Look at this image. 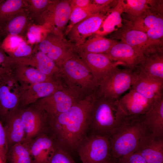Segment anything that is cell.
I'll use <instances>...</instances> for the list:
<instances>
[{"instance_id": "17", "label": "cell", "mask_w": 163, "mask_h": 163, "mask_svg": "<svg viewBox=\"0 0 163 163\" xmlns=\"http://www.w3.org/2000/svg\"><path fill=\"white\" fill-rule=\"evenodd\" d=\"M156 101L145 97L132 89L118 100L120 107L127 116L145 114Z\"/></svg>"}, {"instance_id": "41", "label": "cell", "mask_w": 163, "mask_h": 163, "mask_svg": "<svg viewBox=\"0 0 163 163\" xmlns=\"http://www.w3.org/2000/svg\"><path fill=\"white\" fill-rule=\"evenodd\" d=\"M31 51L30 46L22 41L17 49L14 52V56L17 57H23L29 55Z\"/></svg>"}, {"instance_id": "1", "label": "cell", "mask_w": 163, "mask_h": 163, "mask_svg": "<svg viewBox=\"0 0 163 163\" xmlns=\"http://www.w3.org/2000/svg\"><path fill=\"white\" fill-rule=\"evenodd\" d=\"M95 100L94 92L86 95L66 111L48 120L46 133L57 146L69 153L77 150L87 136Z\"/></svg>"}, {"instance_id": "39", "label": "cell", "mask_w": 163, "mask_h": 163, "mask_svg": "<svg viewBox=\"0 0 163 163\" xmlns=\"http://www.w3.org/2000/svg\"><path fill=\"white\" fill-rule=\"evenodd\" d=\"M145 33L151 39L162 40L161 39L163 36V27H156L149 29Z\"/></svg>"}, {"instance_id": "19", "label": "cell", "mask_w": 163, "mask_h": 163, "mask_svg": "<svg viewBox=\"0 0 163 163\" xmlns=\"http://www.w3.org/2000/svg\"><path fill=\"white\" fill-rule=\"evenodd\" d=\"M105 54L113 61L133 71L138 68L140 58L130 46L121 41L114 44Z\"/></svg>"}, {"instance_id": "20", "label": "cell", "mask_w": 163, "mask_h": 163, "mask_svg": "<svg viewBox=\"0 0 163 163\" xmlns=\"http://www.w3.org/2000/svg\"><path fill=\"white\" fill-rule=\"evenodd\" d=\"M145 133L163 136V97L157 100L152 108L142 115Z\"/></svg>"}, {"instance_id": "10", "label": "cell", "mask_w": 163, "mask_h": 163, "mask_svg": "<svg viewBox=\"0 0 163 163\" xmlns=\"http://www.w3.org/2000/svg\"><path fill=\"white\" fill-rule=\"evenodd\" d=\"M105 14H91L75 24L67 34L68 41L75 47L82 44L98 30L106 17Z\"/></svg>"}, {"instance_id": "40", "label": "cell", "mask_w": 163, "mask_h": 163, "mask_svg": "<svg viewBox=\"0 0 163 163\" xmlns=\"http://www.w3.org/2000/svg\"><path fill=\"white\" fill-rule=\"evenodd\" d=\"M40 29L39 27L32 26L29 29L28 37L30 42L31 43L39 42L40 39Z\"/></svg>"}, {"instance_id": "31", "label": "cell", "mask_w": 163, "mask_h": 163, "mask_svg": "<svg viewBox=\"0 0 163 163\" xmlns=\"http://www.w3.org/2000/svg\"><path fill=\"white\" fill-rule=\"evenodd\" d=\"M90 7L88 8H82L77 7L72 8L69 20V23L66 30L65 33L66 35H67L74 25L91 14Z\"/></svg>"}, {"instance_id": "25", "label": "cell", "mask_w": 163, "mask_h": 163, "mask_svg": "<svg viewBox=\"0 0 163 163\" xmlns=\"http://www.w3.org/2000/svg\"><path fill=\"white\" fill-rule=\"evenodd\" d=\"M123 13L121 0H117L115 6L108 11L106 17L95 34L103 37L117 30L122 26L121 16Z\"/></svg>"}, {"instance_id": "30", "label": "cell", "mask_w": 163, "mask_h": 163, "mask_svg": "<svg viewBox=\"0 0 163 163\" xmlns=\"http://www.w3.org/2000/svg\"><path fill=\"white\" fill-rule=\"evenodd\" d=\"M37 68L43 74L56 78L59 72V68L56 62L45 54L40 51L36 56Z\"/></svg>"}, {"instance_id": "45", "label": "cell", "mask_w": 163, "mask_h": 163, "mask_svg": "<svg viewBox=\"0 0 163 163\" xmlns=\"http://www.w3.org/2000/svg\"><path fill=\"white\" fill-rule=\"evenodd\" d=\"M0 163H7V162L4 161L0 156Z\"/></svg>"}, {"instance_id": "4", "label": "cell", "mask_w": 163, "mask_h": 163, "mask_svg": "<svg viewBox=\"0 0 163 163\" xmlns=\"http://www.w3.org/2000/svg\"><path fill=\"white\" fill-rule=\"evenodd\" d=\"M59 68L58 78H63L66 87L76 91L82 96L94 92L97 86L98 82L76 53Z\"/></svg>"}, {"instance_id": "14", "label": "cell", "mask_w": 163, "mask_h": 163, "mask_svg": "<svg viewBox=\"0 0 163 163\" xmlns=\"http://www.w3.org/2000/svg\"><path fill=\"white\" fill-rule=\"evenodd\" d=\"M135 152L147 163H163V136L145 133Z\"/></svg>"}, {"instance_id": "44", "label": "cell", "mask_w": 163, "mask_h": 163, "mask_svg": "<svg viewBox=\"0 0 163 163\" xmlns=\"http://www.w3.org/2000/svg\"><path fill=\"white\" fill-rule=\"evenodd\" d=\"M32 2L35 6L38 8H42L48 4V1L46 0H33Z\"/></svg>"}, {"instance_id": "26", "label": "cell", "mask_w": 163, "mask_h": 163, "mask_svg": "<svg viewBox=\"0 0 163 163\" xmlns=\"http://www.w3.org/2000/svg\"><path fill=\"white\" fill-rule=\"evenodd\" d=\"M117 42L115 40L96 35L94 37L85 41L81 45L75 47V51L76 53L82 52L105 54Z\"/></svg>"}, {"instance_id": "2", "label": "cell", "mask_w": 163, "mask_h": 163, "mask_svg": "<svg viewBox=\"0 0 163 163\" xmlns=\"http://www.w3.org/2000/svg\"><path fill=\"white\" fill-rule=\"evenodd\" d=\"M143 115H126L109 136L111 160L114 161L135 152L145 133Z\"/></svg>"}, {"instance_id": "36", "label": "cell", "mask_w": 163, "mask_h": 163, "mask_svg": "<svg viewBox=\"0 0 163 163\" xmlns=\"http://www.w3.org/2000/svg\"><path fill=\"white\" fill-rule=\"evenodd\" d=\"M8 147L4 126L0 120V156L6 162V155Z\"/></svg>"}, {"instance_id": "9", "label": "cell", "mask_w": 163, "mask_h": 163, "mask_svg": "<svg viewBox=\"0 0 163 163\" xmlns=\"http://www.w3.org/2000/svg\"><path fill=\"white\" fill-rule=\"evenodd\" d=\"M116 36V38L130 46L140 57L163 51L162 40L151 39L145 33L126 25Z\"/></svg>"}, {"instance_id": "15", "label": "cell", "mask_w": 163, "mask_h": 163, "mask_svg": "<svg viewBox=\"0 0 163 163\" xmlns=\"http://www.w3.org/2000/svg\"><path fill=\"white\" fill-rule=\"evenodd\" d=\"M137 70L134 71L132 89L145 97L156 101L163 97V82Z\"/></svg>"}, {"instance_id": "35", "label": "cell", "mask_w": 163, "mask_h": 163, "mask_svg": "<svg viewBox=\"0 0 163 163\" xmlns=\"http://www.w3.org/2000/svg\"><path fill=\"white\" fill-rule=\"evenodd\" d=\"M22 1L19 0H8L0 5V13L2 15L18 10L21 6Z\"/></svg>"}, {"instance_id": "22", "label": "cell", "mask_w": 163, "mask_h": 163, "mask_svg": "<svg viewBox=\"0 0 163 163\" xmlns=\"http://www.w3.org/2000/svg\"><path fill=\"white\" fill-rule=\"evenodd\" d=\"M19 109L8 119L4 127L8 149L16 144L25 141V135Z\"/></svg>"}, {"instance_id": "37", "label": "cell", "mask_w": 163, "mask_h": 163, "mask_svg": "<svg viewBox=\"0 0 163 163\" xmlns=\"http://www.w3.org/2000/svg\"><path fill=\"white\" fill-rule=\"evenodd\" d=\"M114 163H147L138 153H134L120 158L115 161Z\"/></svg>"}, {"instance_id": "28", "label": "cell", "mask_w": 163, "mask_h": 163, "mask_svg": "<svg viewBox=\"0 0 163 163\" xmlns=\"http://www.w3.org/2000/svg\"><path fill=\"white\" fill-rule=\"evenodd\" d=\"M30 143L25 141L9 148L6 155L7 163H33Z\"/></svg>"}, {"instance_id": "21", "label": "cell", "mask_w": 163, "mask_h": 163, "mask_svg": "<svg viewBox=\"0 0 163 163\" xmlns=\"http://www.w3.org/2000/svg\"><path fill=\"white\" fill-rule=\"evenodd\" d=\"M138 68L146 75L163 82V51L140 57Z\"/></svg>"}, {"instance_id": "12", "label": "cell", "mask_w": 163, "mask_h": 163, "mask_svg": "<svg viewBox=\"0 0 163 163\" xmlns=\"http://www.w3.org/2000/svg\"><path fill=\"white\" fill-rule=\"evenodd\" d=\"M91 72L98 83L121 64L114 62L105 54L76 53Z\"/></svg>"}, {"instance_id": "29", "label": "cell", "mask_w": 163, "mask_h": 163, "mask_svg": "<svg viewBox=\"0 0 163 163\" xmlns=\"http://www.w3.org/2000/svg\"><path fill=\"white\" fill-rule=\"evenodd\" d=\"M71 11L70 0L59 1L55 6L53 23L56 27V30L61 35H63L62 31L69 21Z\"/></svg>"}, {"instance_id": "38", "label": "cell", "mask_w": 163, "mask_h": 163, "mask_svg": "<svg viewBox=\"0 0 163 163\" xmlns=\"http://www.w3.org/2000/svg\"><path fill=\"white\" fill-rule=\"evenodd\" d=\"M11 73L8 59L3 52L0 50V78Z\"/></svg>"}, {"instance_id": "5", "label": "cell", "mask_w": 163, "mask_h": 163, "mask_svg": "<svg viewBox=\"0 0 163 163\" xmlns=\"http://www.w3.org/2000/svg\"><path fill=\"white\" fill-rule=\"evenodd\" d=\"M134 71L117 67L100 82L94 91L96 98L103 97L118 100L132 86Z\"/></svg>"}, {"instance_id": "13", "label": "cell", "mask_w": 163, "mask_h": 163, "mask_svg": "<svg viewBox=\"0 0 163 163\" xmlns=\"http://www.w3.org/2000/svg\"><path fill=\"white\" fill-rule=\"evenodd\" d=\"M41 51L53 60L59 67L66 59L75 53V46L63 36L53 40H44L39 45Z\"/></svg>"}, {"instance_id": "24", "label": "cell", "mask_w": 163, "mask_h": 163, "mask_svg": "<svg viewBox=\"0 0 163 163\" xmlns=\"http://www.w3.org/2000/svg\"><path fill=\"white\" fill-rule=\"evenodd\" d=\"M123 13L129 18L138 16L148 10L158 12L160 6V0H121Z\"/></svg>"}, {"instance_id": "8", "label": "cell", "mask_w": 163, "mask_h": 163, "mask_svg": "<svg viewBox=\"0 0 163 163\" xmlns=\"http://www.w3.org/2000/svg\"><path fill=\"white\" fill-rule=\"evenodd\" d=\"M82 96L76 91L65 86L52 94L38 100L34 106L43 111L48 120L67 111Z\"/></svg>"}, {"instance_id": "42", "label": "cell", "mask_w": 163, "mask_h": 163, "mask_svg": "<svg viewBox=\"0 0 163 163\" xmlns=\"http://www.w3.org/2000/svg\"><path fill=\"white\" fill-rule=\"evenodd\" d=\"M92 0H70L71 8L77 7L82 8H89L91 4Z\"/></svg>"}, {"instance_id": "33", "label": "cell", "mask_w": 163, "mask_h": 163, "mask_svg": "<svg viewBox=\"0 0 163 163\" xmlns=\"http://www.w3.org/2000/svg\"><path fill=\"white\" fill-rule=\"evenodd\" d=\"M48 163H75L69 153L56 145V150Z\"/></svg>"}, {"instance_id": "27", "label": "cell", "mask_w": 163, "mask_h": 163, "mask_svg": "<svg viewBox=\"0 0 163 163\" xmlns=\"http://www.w3.org/2000/svg\"><path fill=\"white\" fill-rule=\"evenodd\" d=\"M14 75L23 88L37 83L58 79L44 74L37 69L32 68L20 69Z\"/></svg>"}, {"instance_id": "16", "label": "cell", "mask_w": 163, "mask_h": 163, "mask_svg": "<svg viewBox=\"0 0 163 163\" xmlns=\"http://www.w3.org/2000/svg\"><path fill=\"white\" fill-rule=\"evenodd\" d=\"M58 79L32 85L24 88L21 97L20 104L27 106L34 103L40 99L48 96L64 87Z\"/></svg>"}, {"instance_id": "43", "label": "cell", "mask_w": 163, "mask_h": 163, "mask_svg": "<svg viewBox=\"0 0 163 163\" xmlns=\"http://www.w3.org/2000/svg\"><path fill=\"white\" fill-rule=\"evenodd\" d=\"M22 41L21 38L17 36L12 37L10 38V46L11 48L14 49L19 46Z\"/></svg>"}, {"instance_id": "34", "label": "cell", "mask_w": 163, "mask_h": 163, "mask_svg": "<svg viewBox=\"0 0 163 163\" xmlns=\"http://www.w3.org/2000/svg\"><path fill=\"white\" fill-rule=\"evenodd\" d=\"M26 22V19L23 16H19L12 20L8 25V29L11 34L15 35L19 33Z\"/></svg>"}, {"instance_id": "7", "label": "cell", "mask_w": 163, "mask_h": 163, "mask_svg": "<svg viewBox=\"0 0 163 163\" xmlns=\"http://www.w3.org/2000/svg\"><path fill=\"white\" fill-rule=\"evenodd\" d=\"M11 73L0 78V120L4 124L18 110L23 88Z\"/></svg>"}, {"instance_id": "32", "label": "cell", "mask_w": 163, "mask_h": 163, "mask_svg": "<svg viewBox=\"0 0 163 163\" xmlns=\"http://www.w3.org/2000/svg\"><path fill=\"white\" fill-rule=\"evenodd\" d=\"M117 2V0H92L90 7L91 14L108 12L112 8L113 5L116 4Z\"/></svg>"}, {"instance_id": "23", "label": "cell", "mask_w": 163, "mask_h": 163, "mask_svg": "<svg viewBox=\"0 0 163 163\" xmlns=\"http://www.w3.org/2000/svg\"><path fill=\"white\" fill-rule=\"evenodd\" d=\"M129 18V21L126 26L145 33L149 29L163 27V14L151 10L138 16Z\"/></svg>"}, {"instance_id": "11", "label": "cell", "mask_w": 163, "mask_h": 163, "mask_svg": "<svg viewBox=\"0 0 163 163\" xmlns=\"http://www.w3.org/2000/svg\"><path fill=\"white\" fill-rule=\"evenodd\" d=\"M20 117L25 135V141H30L46 133L48 118L43 111L34 106L21 110Z\"/></svg>"}, {"instance_id": "18", "label": "cell", "mask_w": 163, "mask_h": 163, "mask_svg": "<svg viewBox=\"0 0 163 163\" xmlns=\"http://www.w3.org/2000/svg\"><path fill=\"white\" fill-rule=\"evenodd\" d=\"M56 147L53 139L46 133L30 140V148L33 163H48Z\"/></svg>"}, {"instance_id": "46", "label": "cell", "mask_w": 163, "mask_h": 163, "mask_svg": "<svg viewBox=\"0 0 163 163\" xmlns=\"http://www.w3.org/2000/svg\"><path fill=\"white\" fill-rule=\"evenodd\" d=\"M103 163H114V162L112 160L108 161H107Z\"/></svg>"}, {"instance_id": "3", "label": "cell", "mask_w": 163, "mask_h": 163, "mask_svg": "<svg viewBox=\"0 0 163 163\" xmlns=\"http://www.w3.org/2000/svg\"><path fill=\"white\" fill-rule=\"evenodd\" d=\"M118 100L96 98L92 107L89 129L91 133L109 136L126 115Z\"/></svg>"}, {"instance_id": "6", "label": "cell", "mask_w": 163, "mask_h": 163, "mask_svg": "<svg viewBox=\"0 0 163 163\" xmlns=\"http://www.w3.org/2000/svg\"><path fill=\"white\" fill-rule=\"evenodd\" d=\"M77 151L82 163H103L111 160L108 135L91 133Z\"/></svg>"}]
</instances>
